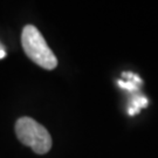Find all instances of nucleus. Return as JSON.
I'll list each match as a JSON object with an SVG mask.
<instances>
[{"label":"nucleus","mask_w":158,"mask_h":158,"mask_svg":"<svg viewBox=\"0 0 158 158\" xmlns=\"http://www.w3.org/2000/svg\"><path fill=\"white\" fill-rule=\"evenodd\" d=\"M15 134L23 144L35 153L45 155L52 148V137L44 125L31 117H21L15 123Z\"/></svg>","instance_id":"f03ea898"},{"label":"nucleus","mask_w":158,"mask_h":158,"mask_svg":"<svg viewBox=\"0 0 158 158\" xmlns=\"http://www.w3.org/2000/svg\"><path fill=\"white\" fill-rule=\"evenodd\" d=\"M6 56V52L5 49L2 48V46L0 45V59H4Z\"/></svg>","instance_id":"39448f33"},{"label":"nucleus","mask_w":158,"mask_h":158,"mask_svg":"<svg viewBox=\"0 0 158 158\" xmlns=\"http://www.w3.org/2000/svg\"><path fill=\"white\" fill-rule=\"evenodd\" d=\"M137 83H141V79L138 76H135L134 80H128V81H118V85L123 88V89H127V90H131L134 91L137 89Z\"/></svg>","instance_id":"20e7f679"},{"label":"nucleus","mask_w":158,"mask_h":158,"mask_svg":"<svg viewBox=\"0 0 158 158\" xmlns=\"http://www.w3.org/2000/svg\"><path fill=\"white\" fill-rule=\"evenodd\" d=\"M148 104V100L145 97H137L136 100H134L132 102V106L129 109V114L130 115H134V114L138 113L139 109L143 107H145Z\"/></svg>","instance_id":"7ed1b4c3"},{"label":"nucleus","mask_w":158,"mask_h":158,"mask_svg":"<svg viewBox=\"0 0 158 158\" xmlns=\"http://www.w3.org/2000/svg\"><path fill=\"white\" fill-rule=\"evenodd\" d=\"M21 44L26 55L38 66L47 70H52L57 66L56 56L35 26L27 25L23 27Z\"/></svg>","instance_id":"f257e3e1"}]
</instances>
